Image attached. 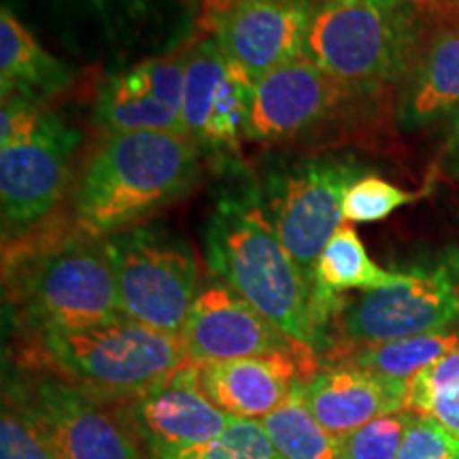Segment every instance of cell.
Returning a JSON list of instances; mask_svg holds the SVG:
<instances>
[{
    "mask_svg": "<svg viewBox=\"0 0 459 459\" xmlns=\"http://www.w3.org/2000/svg\"><path fill=\"white\" fill-rule=\"evenodd\" d=\"M3 294L20 334L82 330L122 317L105 238L60 215L3 245Z\"/></svg>",
    "mask_w": 459,
    "mask_h": 459,
    "instance_id": "1",
    "label": "cell"
},
{
    "mask_svg": "<svg viewBox=\"0 0 459 459\" xmlns=\"http://www.w3.org/2000/svg\"><path fill=\"white\" fill-rule=\"evenodd\" d=\"M198 172L200 147L186 134H102L74 177L66 211L83 232L113 237L187 196Z\"/></svg>",
    "mask_w": 459,
    "mask_h": 459,
    "instance_id": "2",
    "label": "cell"
},
{
    "mask_svg": "<svg viewBox=\"0 0 459 459\" xmlns=\"http://www.w3.org/2000/svg\"><path fill=\"white\" fill-rule=\"evenodd\" d=\"M206 264L228 287L296 342L325 349L315 294L274 232L257 194H230L204 230Z\"/></svg>",
    "mask_w": 459,
    "mask_h": 459,
    "instance_id": "3",
    "label": "cell"
},
{
    "mask_svg": "<svg viewBox=\"0 0 459 459\" xmlns=\"http://www.w3.org/2000/svg\"><path fill=\"white\" fill-rule=\"evenodd\" d=\"M22 364L48 370L100 402H126L194 364L179 336L115 317L82 330L24 334Z\"/></svg>",
    "mask_w": 459,
    "mask_h": 459,
    "instance_id": "4",
    "label": "cell"
},
{
    "mask_svg": "<svg viewBox=\"0 0 459 459\" xmlns=\"http://www.w3.org/2000/svg\"><path fill=\"white\" fill-rule=\"evenodd\" d=\"M429 32L409 0H338L313 11L304 56L361 94L392 99Z\"/></svg>",
    "mask_w": 459,
    "mask_h": 459,
    "instance_id": "5",
    "label": "cell"
},
{
    "mask_svg": "<svg viewBox=\"0 0 459 459\" xmlns=\"http://www.w3.org/2000/svg\"><path fill=\"white\" fill-rule=\"evenodd\" d=\"M389 113L392 99L361 94L302 54L254 83L247 141L260 145H341L378 130Z\"/></svg>",
    "mask_w": 459,
    "mask_h": 459,
    "instance_id": "6",
    "label": "cell"
},
{
    "mask_svg": "<svg viewBox=\"0 0 459 459\" xmlns=\"http://www.w3.org/2000/svg\"><path fill=\"white\" fill-rule=\"evenodd\" d=\"M459 321V255L432 268L398 273L392 283L342 298L330 324L334 344L385 342L451 330Z\"/></svg>",
    "mask_w": 459,
    "mask_h": 459,
    "instance_id": "7",
    "label": "cell"
},
{
    "mask_svg": "<svg viewBox=\"0 0 459 459\" xmlns=\"http://www.w3.org/2000/svg\"><path fill=\"white\" fill-rule=\"evenodd\" d=\"M105 247L126 317L181 336L200 291V266L194 251L183 240L145 226L107 237Z\"/></svg>",
    "mask_w": 459,
    "mask_h": 459,
    "instance_id": "8",
    "label": "cell"
},
{
    "mask_svg": "<svg viewBox=\"0 0 459 459\" xmlns=\"http://www.w3.org/2000/svg\"><path fill=\"white\" fill-rule=\"evenodd\" d=\"M79 141L77 130L45 111L32 132L0 145L3 245L24 238L66 209Z\"/></svg>",
    "mask_w": 459,
    "mask_h": 459,
    "instance_id": "9",
    "label": "cell"
},
{
    "mask_svg": "<svg viewBox=\"0 0 459 459\" xmlns=\"http://www.w3.org/2000/svg\"><path fill=\"white\" fill-rule=\"evenodd\" d=\"M359 172V166L349 160L315 158L277 172L264 187L262 206L315 298V266L328 240L344 223V194L361 177Z\"/></svg>",
    "mask_w": 459,
    "mask_h": 459,
    "instance_id": "10",
    "label": "cell"
},
{
    "mask_svg": "<svg viewBox=\"0 0 459 459\" xmlns=\"http://www.w3.org/2000/svg\"><path fill=\"white\" fill-rule=\"evenodd\" d=\"M41 434L56 459H141L126 423L83 389L57 377L11 383L4 392Z\"/></svg>",
    "mask_w": 459,
    "mask_h": 459,
    "instance_id": "11",
    "label": "cell"
},
{
    "mask_svg": "<svg viewBox=\"0 0 459 459\" xmlns=\"http://www.w3.org/2000/svg\"><path fill=\"white\" fill-rule=\"evenodd\" d=\"M313 0H238L203 22L230 68L254 85L274 68L304 54Z\"/></svg>",
    "mask_w": 459,
    "mask_h": 459,
    "instance_id": "12",
    "label": "cell"
},
{
    "mask_svg": "<svg viewBox=\"0 0 459 459\" xmlns=\"http://www.w3.org/2000/svg\"><path fill=\"white\" fill-rule=\"evenodd\" d=\"M196 364L126 400L122 419L152 459H166L213 443L232 426L228 415L200 392Z\"/></svg>",
    "mask_w": 459,
    "mask_h": 459,
    "instance_id": "13",
    "label": "cell"
},
{
    "mask_svg": "<svg viewBox=\"0 0 459 459\" xmlns=\"http://www.w3.org/2000/svg\"><path fill=\"white\" fill-rule=\"evenodd\" d=\"M179 338L194 364L277 353L317 358L226 283H211L198 291Z\"/></svg>",
    "mask_w": 459,
    "mask_h": 459,
    "instance_id": "14",
    "label": "cell"
},
{
    "mask_svg": "<svg viewBox=\"0 0 459 459\" xmlns=\"http://www.w3.org/2000/svg\"><path fill=\"white\" fill-rule=\"evenodd\" d=\"M251 88L230 68L215 39L187 45L181 117L189 139L200 149L238 153L247 141Z\"/></svg>",
    "mask_w": 459,
    "mask_h": 459,
    "instance_id": "15",
    "label": "cell"
},
{
    "mask_svg": "<svg viewBox=\"0 0 459 459\" xmlns=\"http://www.w3.org/2000/svg\"><path fill=\"white\" fill-rule=\"evenodd\" d=\"M196 385L217 409L237 419H264L319 370L317 358L277 353L196 364Z\"/></svg>",
    "mask_w": 459,
    "mask_h": 459,
    "instance_id": "16",
    "label": "cell"
},
{
    "mask_svg": "<svg viewBox=\"0 0 459 459\" xmlns=\"http://www.w3.org/2000/svg\"><path fill=\"white\" fill-rule=\"evenodd\" d=\"M296 392L321 426L342 438L375 419L406 411L409 383L358 366L321 364L308 381L298 383Z\"/></svg>",
    "mask_w": 459,
    "mask_h": 459,
    "instance_id": "17",
    "label": "cell"
},
{
    "mask_svg": "<svg viewBox=\"0 0 459 459\" xmlns=\"http://www.w3.org/2000/svg\"><path fill=\"white\" fill-rule=\"evenodd\" d=\"M395 96L394 113L406 130L459 113V26L429 32Z\"/></svg>",
    "mask_w": 459,
    "mask_h": 459,
    "instance_id": "18",
    "label": "cell"
},
{
    "mask_svg": "<svg viewBox=\"0 0 459 459\" xmlns=\"http://www.w3.org/2000/svg\"><path fill=\"white\" fill-rule=\"evenodd\" d=\"M73 82L71 68L41 48L9 7L0 13V90L3 100L41 105Z\"/></svg>",
    "mask_w": 459,
    "mask_h": 459,
    "instance_id": "19",
    "label": "cell"
},
{
    "mask_svg": "<svg viewBox=\"0 0 459 459\" xmlns=\"http://www.w3.org/2000/svg\"><path fill=\"white\" fill-rule=\"evenodd\" d=\"M395 277L398 273L383 271L372 260L353 223L344 221L321 251L317 266H315V281H317L315 304H317V317L325 338H330V324L347 291L377 290V287L392 283Z\"/></svg>",
    "mask_w": 459,
    "mask_h": 459,
    "instance_id": "20",
    "label": "cell"
},
{
    "mask_svg": "<svg viewBox=\"0 0 459 459\" xmlns=\"http://www.w3.org/2000/svg\"><path fill=\"white\" fill-rule=\"evenodd\" d=\"M96 122L113 132H172L186 134L181 113L156 99L145 62L108 79L96 102Z\"/></svg>",
    "mask_w": 459,
    "mask_h": 459,
    "instance_id": "21",
    "label": "cell"
},
{
    "mask_svg": "<svg viewBox=\"0 0 459 459\" xmlns=\"http://www.w3.org/2000/svg\"><path fill=\"white\" fill-rule=\"evenodd\" d=\"M455 347H459V332L445 330L385 342L334 344L324 351V364L358 366L389 381L411 383L419 372L445 358Z\"/></svg>",
    "mask_w": 459,
    "mask_h": 459,
    "instance_id": "22",
    "label": "cell"
},
{
    "mask_svg": "<svg viewBox=\"0 0 459 459\" xmlns=\"http://www.w3.org/2000/svg\"><path fill=\"white\" fill-rule=\"evenodd\" d=\"M262 426L281 459H338L341 453V438L321 426L296 389Z\"/></svg>",
    "mask_w": 459,
    "mask_h": 459,
    "instance_id": "23",
    "label": "cell"
},
{
    "mask_svg": "<svg viewBox=\"0 0 459 459\" xmlns=\"http://www.w3.org/2000/svg\"><path fill=\"white\" fill-rule=\"evenodd\" d=\"M406 411L432 419L459 440V347L412 378Z\"/></svg>",
    "mask_w": 459,
    "mask_h": 459,
    "instance_id": "24",
    "label": "cell"
},
{
    "mask_svg": "<svg viewBox=\"0 0 459 459\" xmlns=\"http://www.w3.org/2000/svg\"><path fill=\"white\" fill-rule=\"evenodd\" d=\"M419 200L417 192L394 186L377 175H361L344 194L342 215L349 223H375L387 220L394 211Z\"/></svg>",
    "mask_w": 459,
    "mask_h": 459,
    "instance_id": "25",
    "label": "cell"
},
{
    "mask_svg": "<svg viewBox=\"0 0 459 459\" xmlns=\"http://www.w3.org/2000/svg\"><path fill=\"white\" fill-rule=\"evenodd\" d=\"M166 459H281L257 419H234L213 443Z\"/></svg>",
    "mask_w": 459,
    "mask_h": 459,
    "instance_id": "26",
    "label": "cell"
},
{
    "mask_svg": "<svg viewBox=\"0 0 459 459\" xmlns=\"http://www.w3.org/2000/svg\"><path fill=\"white\" fill-rule=\"evenodd\" d=\"M406 421L409 411H400L342 436L338 459H398Z\"/></svg>",
    "mask_w": 459,
    "mask_h": 459,
    "instance_id": "27",
    "label": "cell"
},
{
    "mask_svg": "<svg viewBox=\"0 0 459 459\" xmlns=\"http://www.w3.org/2000/svg\"><path fill=\"white\" fill-rule=\"evenodd\" d=\"M398 459H459V440L432 419L409 411Z\"/></svg>",
    "mask_w": 459,
    "mask_h": 459,
    "instance_id": "28",
    "label": "cell"
},
{
    "mask_svg": "<svg viewBox=\"0 0 459 459\" xmlns=\"http://www.w3.org/2000/svg\"><path fill=\"white\" fill-rule=\"evenodd\" d=\"M0 459H56L30 419L9 398L0 417Z\"/></svg>",
    "mask_w": 459,
    "mask_h": 459,
    "instance_id": "29",
    "label": "cell"
},
{
    "mask_svg": "<svg viewBox=\"0 0 459 459\" xmlns=\"http://www.w3.org/2000/svg\"><path fill=\"white\" fill-rule=\"evenodd\" d=\"M409 3L432 30L459 26V0H409Z\"/></svg>",
    "mask_w": 459,
    "mask_h": 459,
    "instance_id": "30",
    "label": "cell"
},
{
    "mask_svg": "<svg viewBox=\"0 0 459 459\" xmlns=\"http://www.w3.org/2000/svg\"><path fill=\"white\" fill-rule=\"evenodd\" d=\"M449 164L451 170L459 175V113L453 119V128H451V136H449Z\"/></svg>",
    "mask_w": 459,
    "mask_h": 459,
    "instance_id": "31",
    "label": "cell"
},
{
    "mask_svg": "<svg viewBox=\"0 0 459 459\" xmlns=\"http://www.w3.org/2000/svg\"><path fill=\"white\" fill-rule=\"evenodd\" d=\"M237 3H238V0H203V7H204L203 22L223 13V11H226L228 7H232V4H237Z\"/></svg>",
    "mask_w": 459,
    "mask_h": 459,
    "instance_id": "32",
    "label": "cell"
},
{
    "mask_svg": "<svg viewBox=\"0 0 459 459\" xmlns=\"http://www.w3.org/2000/svg\"><path fill=\"white\" fill-rule=\"evenodd\" d=\"M90 3L99 4V7H108V4H117V3H136V0H90Z\"/></svg>",
    "mask_w": 459,
    "mask_h": 459,
    "instance_id": "33",
    "label": "cell"
},
{
    "mask_svg": "<svg viewBox=\"0 0 459 459\" xmlns=\"http://www.w3.org/2000/svg\"><path fill=\"white\" fill-rule=\"evenodd\" d=\"M332 3H338V0H313V7H324V4H332Z\"/></svg>",
    "mask_w": 459,
    "mask_h": 459,
    "instance_id": "34",
    "label": "cell"
}]
</instances>
